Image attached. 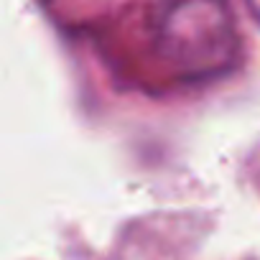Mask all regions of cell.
Masks as SVG:
<instances>
[{
  "label": "cell",
  "instance_id": "cell-2",
  "mask_svg": "<svg viewBox=\"0 0 260 260\" xmlns=\"http://www.w3.org/2000/svg\"><path fill=\"white\" fill-rule=\"evenodd\" d=\"M245 6H247V11H250L252 21L260 26V0H245Z\"/></svg>",
  "mask_w": 260,
  "mask_h": 260
},
{
  "label": "cell",
  "instance_id": "cell-1",
  "mask_svg": "<svg viewBox=\"0 0 260 260\" xmlns=\"http://www.w3.org/2000/svg\"><path fill=\"white\" fill-rule=\"evenodd\" d=\"M158 54L186 79L227 72L237 59V28L224 0H176L158 18Z\"/></svg>",
  "mask_w": 260,
  "mask_h": 260
}]
</instances>
